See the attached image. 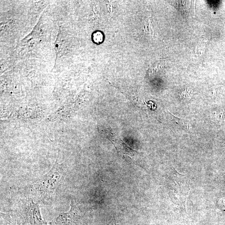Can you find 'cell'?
Instances as JSON below:
<instances>
[{
  "label": "cell",
  "mask_w": 225,
  "mask_h": 225,
  "mask_svg": "<svg viewBox=\"0 0 225 225\" xmlns=\"http://www.w3.org/2000/svg\"><path fill=\"white\" fill-rule=\"evenodd\" d=\"M63 173L55 166L36 183L38 190L44 196L52 194L59 185Z\"/></svg>",
  "instance_id": "1"
},
{
  "label": "cell",
  "mask_w": 225,
  "mask_h": 225,
  "mask_svg": "<svg viewBox=\"0 0 225 225\" xmlns=\"http://www.w3.org/2000/svg\"><path fill=\"white\" fill-rule=\"evenodd\" d=\"M80 213L76 202L71 200L70 210L66 212H62L55 220L52 221V225H79Z\"/></svg>",
  "instance_id": "2"
},
{
  "label": "cell",
  "mask_w": 225,
  "mask_h": 225,
  "mask_svg": "<svg viewBox=\"0 0 225 225\" xmlns=\"http://www.w3.org/2000/svg\"><path fill=\"white\" fill-rule=\"evenodd\" d=\"M26 221L31 225H47L43 219L39 207L32 200H30L27 208Z\"/></svg>",
  "instance_id": "3"
},
{
  "label": "cell",
  "mask_w": 225,
  "mask_h": 225,
  "mask_svg": "<svg viewBox=\"0 0 225 225\" xmlns=\"http://www.w3.org/2000/svg\"><path fill=\"white\" fill-rule=\"evenodd\" d=\"M31 225V224H29V225Z\"/></svg>",
  "instance_id": "4"
},
{
  "label": "cell",
  "mask_w": 225,
  "mask_h": 225,
  "mask_svg": "<svg viewBox=\"0 0 225 225\" xmlns=\"http://www.w3.org/2000/svg\"></svg>",
  "instance_id": "5"
}]
</instances>
